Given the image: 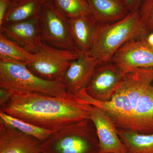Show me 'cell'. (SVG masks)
<instances>
[{
  "label": "cell",
  "instance_id": "9a60e30c",
  "mask_svg": "<svg viewBox=\"0 0 153 153\" xmlns=\"http://www.w3.org/2000/svg\"><path fill=\"white\" fill-rule=\"evenodd\" d=\"M91 15L99 25L120 21L129 13L120 0H85Z\"/></svg>",
  "mask_w": 153,
  "mask_h": 153
},
{
  "label": "cell",
  "instance_id": "2e32d148",
  "mask_svg": "<svg viewBox=\"0 0 153 153\" xmlns=\"http://www.w3.org/2000/svg\"><path fill=\"white\" fill-rule=\"evenodd\" d=\"M44 0H13L0 27L4 25L38 19Z\"/></svg>",
  "mask_w": 153,
  "mask_h": 153
},
{
  "label": "cell",
  "instance_id": "603a6c76",
  "mask_svg": "<svg viewBox=\"0 0 153 153\" xmlns=\"http://www.w3.org/2000/svg\"><path fill=\"white\" fill-rule=\"evenodd\" d=\"M13 0H0V24L3 22Z\"/></svg>",
  "mask_w": 153,
  "mask_h": 153
},
{
  "label": "cell",
  "instance_id": "ffe728a7",
  "mask_svg": "<svg viewBox=\"0 0 153 153\" xmlns=\"http://www.w3.org/2000/svg\"><path fill=\"white\" fill-rule=\"evenodd\" d=\"M52 3L68 19L91 14L85 0H52Z\"/></svg>",
  "mask_w": 153,
  "mask_h": 153
},
{
  "label": "cell",
  "instance_id": "8fae6325",
  "mask_svg": "<svg viewBox=\"0 0 153 153\" xmlns=\"http://www.w3.org/2000/svg\"><path fill=\"white\" fill-rule=\"evenodd\" d=\"M90 119L94 124L98 137L99 153H127L117 128L102 110L91 105Z\"/></svg>",
  "mask_w": 153,
  "mask_h": 153
},
{
  "label": "cell",
  "instance_id": "9c48e42d",
  "mask_svg": "<svg viewBox=\"0 0 153 153\" xmlns=\"http://www.w3.org/2000/svg\"><path fill=\"white\" fill-rule=\"evenodd\" d=\"M144 37L126 42L116 51L111 62L126 73L137 68H153V51Z\"/></svg>",
  "mask_w": 153,
  "mask_h": 153
},
{
  "label": "cell",
  "instance_id": "5b68a950",
  "mask_svg": "<svg viewBox=\"0 0 153 153\" xmlns=\"http://www.w3.org/2000/svg\"><path fill=\"white\" fill-rule=\"evenodd\" d=\"M0 88L43 94L59 98L71 97L63 79L49 80L41 78L27 65L0 61Z\"/></svg>",
  "mask_w": 153,
  "mask_h": 153
},
{
  "label": "cell",
  "instance_id": "d6986e66",
  "mask_svg": "<svg viewBox=\"0 0 153 153\" xmlns=\"http://www.w3.org/2000/svg\"><path fill=\"white\" fill-rule=\"evenodd\" d=\"M0 122L25 134L34 137L42 143L55 132L34 125L1 111H0Z\"/></svg>",
  "mask_w": 153,
  "mask_h": 153
},
{
  "label": "cell",
  "instance_id": "7c38bea8",
  "mask_svg": "<svg viewBox=\"0 0 153 153\" xmlns=\"http://www.w3.org/2000/svg\"><path fill=\"white\" fill-rule=\"evenodd\" d=\"M1 33L30 53H36L43 41L39 18L4 25Z\"/></svg>",
  "mask_w": 153,
  "mask_h": 153
},
{
  "label": "cell",
  "instance_id": "ac0fdd59",
  "mask_svg": "<svg viewBox=\"0 0 153 153\" xmlns=\"http://www.w3.org/2000/svg\"><path fill=\"white\" fill-rule=\"evenodd\" d=\"M127 153H153V133L142 134L117 129Z\"/></svg>",
  "mask_w": 153,
  "mask_h": 153
},
{
  "label": "cell",
  "instance_id": "e0dca14e",
  "mask_svg": "<svg viewBox=\"0 0 153 153\" xmlns=\"http://www.w3.org/2000/svg\"><path fill=\"white\" fill-rule=\"evenodd\" d=\"M35 55L27 51L2 33H0V61L27 65L34 59Z\"/></svg>",
  "mask_w": 153,
  "mask_h": 153
},
{
  "label": "cell",
  "instance_id": "7402d4cb",
  "mask_svg": "<svg viewBox=\"0 0 153 153\" xmlns=\"http://www.w3.org/2000/svg\"><path fill=\"white\" fill-rule=\"evenodd\" d=\"M127 9L130 12L138 10L143 0H120Z\"/></svg>",
  "mask_w": 153,
  "mask_h": 153
},
{
  "label": "cell",
  "instance_id": "4fadbf2b",
  "mask_svg": "<svg viewBox=\"0 0 153 153\" xmlns=\"http://www.w3.org/2000/svg\"><path fill=\"white\" fill-rule=\"evenodd\" d=\"M42 142L0 122V153H41Z\"/></svg>",
  "mask_w": 153,
  "mask_h": 153
},
{
  "label": "cell",
  "instance_id": "277c9868",
  "mask_svg": "<svg viewBox=\"0 0 153 153\" xmlns=\"http://www.w3.org/2000/svg\"><path fill=\"white\" fill-rule=\"evenodd\" d=\"M95 126L90 119L56 131L42 143L41 153H99Z\"/></svg>",
  "mask_w": 153,
  "mask_h": 153
},
{
  "label": "cell",
  "instance_id": "7a4b0ae2",
  "mask_svg": "<svg viewBox=\"0 0 153 153\" xmlns=\"http://www.w3.org/2000/svg\"><path fill=\"white\" fill-rule=\"evenodd\" d=\"M10 91L0 111L40 127L56 131L64 127L90 119L91 105L74 97L59 98L43 94L17 90Z\"/></svg>",
  "mask_w": 153,
  "mask_h": 153
},
{
  "label": "cell",
  "instance_id": "6da1fadb",
  "mask_svg": "<svg viewBox=\"0 0 153 153\" xmlns=\"http://www.w3.org/2000/svg\"><path fill=\"white\" fill-rule=\"evenodd\" d=\"M74 97L101 108L119 129L153 133V68H137L126 73L122 84L109 101L95 100L85 89Z\"/></svg>",
  "mask_w": 153,
  "mask_h": 153
},
{
  "label": "cell",
  "instance_id": "8992f818",
  "mask_svg": "<svg viewBox=\"0 0 153 153\" xmlns=\"http://www.w3.org/2000/svg\"><path fill=\"white\" fill-rule=\"evenodd\" d=\"M34 54V59L27 66L37 76L49 80L63 79L71 62L79 57L76 51L57 48L44 40Z\"/></svg>",
  "mask_w": 153,
  "mask_h": 153
},
{
  "label": "cell",
  "instance_id": "30bf717a",
  "mask_svg": "<svg viewBox=\"0 0 153 153\" xmlns=\"http://www.w3.org/2000/svg\"><path fill=\"white\" fill-rule=\"evenodd\" d=\"M79 57L71 62L63 77L66 91L69 96L74 97L85 89L92 79L99 60L88 53L79 52Z\"/></svg>",
  "mask_w": 153,
  "mask_h": 153
},
{
  "label": "cell",
  "instance_id": "d4e9b609",
  "mask_svg": "<svg viewBox=\"0 0 153 153\" xmlns=\"http://www.w3.org/2000/svg\"><path fill=\"white\" fill-rule=\"evenodd\" d=\"M44 1H49L52 2V0H44Z\"/></svg>",
  "mask_w": 153,
  "mask_h": 153
},
{
  "label": "cell",
  "instance_id": "3957f363",
  "mask_svg": "<svg viewBox=\"0 0 153 153\" xmlns=\"http://www.w3.org/2000/svg\"><path fill=\"white\" fill-rule=\"evenodd\" d=\"M149 33L142 22L138 10L112 24L99 25L88 55L97 58L100 64L110 62L118 49L126 42L142 38Z\"/></svg>",
  "mask_w": 153,
  "mask_h": 153
},
{
  "label": "cell",
  "instance_id": "52a82bcc",
  "mask_svg": "<svg viewBox=\"0 0 153 153\" xmlns=\"http://www.w3.org/2000/svg\"><path fill=\"white\" fill-rule=\"evenodd\" d=\"M39 20L45 42L60 49L76 51L70 36L68 19L52 2L44 1Z\"/></svg>",
  "mask_w": 153,
  "mask_h": 153
},
{
  "label": "cell",
  "instance_id": "44dd1931",
  "mask_svg": "<svg viewBox=\"0 0 153 153\" xmlns=\"http://www.w3.org/2000/svg\"><path fill=\"white\" fill-rule=\"evenodd\" d=\"M138 12L148 32H153V0H143Z\"/></svg>",
  "mask_w": 153,
  "mask_h": 153
},
{
  "label": "cell",
  "instance_id": "ba28073f",
  "mask_svg": "<svg viewBox=\"0 0 153 153\" xmlns=\"http://www.w3.org/2000/svg\"><path fill=\"white\" fill-rule=\"evenodd\" d=\"M126 74L111 61L99 64L85 91L97 101H109L120 87Z\"/></svg>",
  "mask_w": 153,
  "mask_h": 153
},
{
  "label": "cell",
  "instance_id": "cb8c5ba5",
  "mask_svg": "<svg viewBox=\"0 0 153 153\" xmlns=\"http://www.w3.org/2000/svg\"><path fill=\"white\" fill-rule=\"evenodd\" d=\"M144 38L146 42L153 51V32H149Z\"/></svg>",
  "mask_w": 153,
  "mask_h": 153
},
{
  "label": "cell",
  "instance_id": "5bb4252c",
  "mask_svg": "<svg viewBox=\"0 0 153 153\" xmlns=\"http://www.w3.org/2000/svg\"><path fill=\"white\" fill-rule=\"evenodd\" d=\"M69 31L76 51L88 53L91 49L99 24L91 14L68 19Z\"/></svg>",
  "mask_w": 153,
  "mask_h": 153
}]
</instances>
